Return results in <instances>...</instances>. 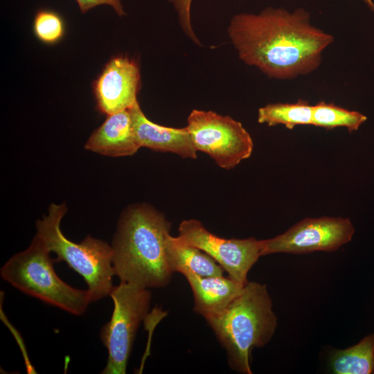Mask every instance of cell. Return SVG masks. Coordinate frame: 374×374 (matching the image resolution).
<instances>
[{
    "label": "cell",
    "mask_w": 374,
    "mask_h": 374,
    "mask_svg": "<svg viewBox=\"0 0 374 374\" xmlns=\"http://www.w3.org/2000/svg\"><path fill=\"white\" fill-rule=\"evenodd\" d=\"M238 56L271 78L290 80L314 71L333 36L316 27L302 8L290 12L268 7L259 13H239L228 26Z\"/></svg>",
    "instance_id": "cell-1"
},
{
    "label": "cell",
    "mask_w": 374,
    "mask_h": 374,
    "mask_svg": "<svg viewBox=\"0 0 374 374\" xmlns=\"http://www.w3.org/2000/svg\"><path fill=\"white\" fill-rule=\"evenodd\" d=\"M170 223L148 205H134L121 215L113 242L112 263L121 282L161 288L170 282L166 252Z\"/></svg>",
    "instance_id": "cell-2"
},
{
    "label": "cell",
    "mask_w": 374,
    "mask_h": 374,
    "mask_svg": "<svg viewBox=\"0 0 374 374\" xmlns=\"http://www.w3.org/2000/svg\"><path fill=\"white\" fill-rule=\"evenodd\" d=\"M225 349L230 367L251 374V351L271 339L277 317L267 286L248 281L242 292L221 312L206 319Z\"/></svg>",
    "instance_id": "cell-3"
},
{
    "label": "cell",
    "mask_w": 374,
    "mask_h": 374,
    "mask_svg": "<svg viewBox=\"0 0 374 374\" xmlns=\"http://www.w3.org/2000/svg\"><path fill=\"white\" fill-rule=\"evenodd\" d=\"M64 204H51L48 212L37 220L36 235L50 252L56 254L55 262L64 261L84 279L92 302L109 296L114 288L113 250L105 241L87 235L75 243L62 233L60 223L66 212Z\"/></svg>",
    "instance_id": "cell-4"
},
{
    "label": "cell",
    "mask_w": 374,
    "mask_h": 374,
    "mask_svg": "<svg viewBox=\"0 0 374 374\" xmlns=\"http://www.w3.org/2000/svg\"><path fill=\"white\" fill-rule=\"evenodd\" d=\"M37 235L25 250L1 268V278L21 292L73 315H81L92 302L88 290L74 288L57 276L55 259Z\"/></svg>",
    "instance_id": "cell-5"
},
{
    "label": "cell",
    "mask_w": 374,
    "mask_h": 374,
    "mask_svg": "<svg viewBox=\"0 0 374 374\" xmlns=\"http://www.w3.org/2000/svg\"><path fill=\"white\" fill-rule=\"evenodd\" d=\"M109 296L114 302L113 312L100 332L108 352L101 373L125 374L137 330L149 312L152 294L149 289L121 282Z\"/></svg>",
    "instance_id": "cell-6"
},
{
    "label": "cell",
    "mask_w": 374,
    "mask_h": 374,
    "mask_svg": "<svg viewBox=\"0 0 374 374\" xmlns=\"http://www.w3.org/2000/svg\"><path fill=\"white\" fill-rule=\"evenodd\" d=\"M186 128L196 150L208 154L222 168H234L252 153L253 143L249 133L230 116L193 109Z\"/></svg>",
    "instance_id": "cell-7"
},
{
    "label": "cell",
    "mask_w": 374,
    "mask_h": 374,
    "mask_svg": "<svg viewBox=\"0 0 374 374\" xmlns=\"http://www.w3.org/2000/svg\"><path fill=\"white\" fill-rule=\"evenodd\" d=\"M354 233L355 228L349 218H305L282 234L262 240V256L335 251L349 242Z\"/></svg>",
    "instance_id": "cell-8"
},
{
    "label": "cell",
    "mask_w": 374,
    "mask_h": 374,
    "mask_svg": "<svg viewBox=\"0 0 374 374\" xmlns=\"http://www.w3.org/2000/svg\"><path fill=\"white\" fill-rule=\"evenodd\" d=\"M179 236L212 257L234 280L246 284L247 274L262 256V240L226 239L207 230L195 219L182 221Z\"/></svg>",
    "instance_id": "cell-9"
},
{
    "label": "cell",
    "mask_w": 374,
    "mask_h": 374,
    "mask_svg": "<svg viewBox=\"0 0 374 374\" xmlns=\"http://www.w3.org/2000/svg\"><path fill=\"white\" fill-rule=\"evenodd\" d=\"M141 75L136 62L126 56L112 57L93 82L98 109L107 116L129 109L137 101Z\"/></svg>",
    "instance_id": "cell-10"
},
{
    "label": "cell",
    "mask_w": 374,
    "mask_h": 374,
    "mask_svg": "<svg viewBox=\"0 0 374 374\" xmlns=\"http://www.w3.org/2000/svg\"><path fill=\"white\" fill-rule=\"evenodd\" d=\"M134 132L140 147L156 151L170 152L183 158H197L190 134L186 128H172L150 121L144 115L139 103L129 109Z\"/></svg>",
    "instance_id": "cell-11"
},
{
    "label": "cell",
    "mask_w": 374,
    "mask_h": 374,
    "mask_svg": "<svg viewBox=\"0 0 374 374\" xmlns=\"http://www.w3.org/2000/svg\"><path fill=\"white\" fill-rule=\"evenodd\" d=\"M86 150L109 157L135 154L141 148L136 138L129 109L107 115L85 143Z\"/></svg>",
    "instance_id": "cell-12"
},
{
    "label": "cell",
    "mask_w": 374,
    "mask_h": 374,
    "mask_svg": "<svg viewBox=\"0 0 374 374\" xmlns=\"http://www.w3.org/2000/svg\"><path fill=\"white\" fill-rule=\"evenodd\" d=\"M194 297L193 310L205 319L221 312L239 294L244 285L229 276H202L190 271L181 273Z\"/></svg>",
    "instance_id": "cell-13"
},
{
    "label": "cell",
    "mask_w": 374,
    "mask_h": 374,
    "mask_svg": "<svg viewBox=\"0 0 374 374\" xmlns=\"http://www.w3.org/2000/svg\"><path fill=\"white\" fill-rule=\"evenodd\" d=\"M166 252L173 273L190 271L202 276L224 274V269L212 257L179 235H168Z\"/></svg>",
    "instance_id": "cell-14"
},
{
    "label": "cell",
    "mask_w": 374,
    "mask_h": 374,
    "mask_svg": "<svg viewBox=\"0 0 374 374\" xmlns=\"http://www.w3.org/2000/svg\"><path fill=\"white\" fill-rule=\"evenodd\" d=\"M329 364L335 374H374V332L353 346L334 350Z\"/></svg>",
    "instance_id": "cell-15"
},
{
    "label": "cell",
    "mask_w": 374,
    "mask_h": 374,
    "mask_svg": "<svg viewBox=\"0 0 374 374\" xmlns=\"http://www.w3.org/2000/svg\"><path fill=\"white\" fill-rule=\"evenodd\" d=\"M312 110L313 105L301 99L294 103H270L258 109V121L292 130L297 125H312Z\"/></svg>",
    "instance_id": "cell-16"
},
{
    "label": "cell",
    "mask_w": 374,
    "mask_h": 374,
    "mask_svg": "<svg viewBox=\"0 0 374 374\" xmlns=\"http://www.w3.org/2000/svg\"><path fill=\"white\" fill-rule=\"evenodd\" d=\"M367 120V117L357 111L348 110L324 101L313 105L312 125L333 129L344 127L350 132L357 131Z\"/></svg>",
    "instance_id": "cell-17"
},
{
    "label": "cell",
    "mask_w": 374,
    "mask_h": 374,
    "mask_svg": "<svg viewBox=\"0 0 374 374\" xmlns=\"http://www.w3.org/2000/svg\"><path fill=\"white\" fill-rule=\"evenodd\" d=\"M35 37L42 43L53 45L62 39L66 28L61 15L49 9L39 10L33 24Z\"/></svg>",
    "instance_id": "cell-18"
},
{
    "label": "cell",
    "mask_w": 374,
    "mask_h": 374,
    "mask_svg": "<svg viewBox=\"0 0 374 374\" xmlns=\"http://www.w3.org/2000/svg\"><path fill=\"white\" fill-rule=\"evenodd\" d=\"M177 12L180 26L192 42L201 45L194 33L191 23V5L193 0H168Z\"/></svg>",
    "instance_id": "cell-19"
},
{
    "label": "cell",
    "mask_w": 374,
    "mask_h": 374,
    "mask_svg": "<svg viewBox=\"0 0 374 374\" xmlns=\"http://www.w3.org/2000/svg\"><path fill=\"white\" fill-rule=\"evenodd\" d=\"M82 13L87 12L89 10L100 6L109 5L116 12L118 16H123L125 12L123 10L121 0H75Z\"/></svg>",
    "instance_id": "cell-20"
},
{
    "label": "cell",
    "mask_w": 374,
    "mask_h": 374,
    "mask_svg": "<svg viewBox=\"0 0 374 374\" xmlns=\"http://www.w3.org/2000/svg\"><path fill=\"white\" fill-rule=\"evenodd\" d=\"M364 3L368 6V8L374 12V2L373 0H363Z\"/></svg>",
    "instance_id": "cell-21"
}]
</instances>
